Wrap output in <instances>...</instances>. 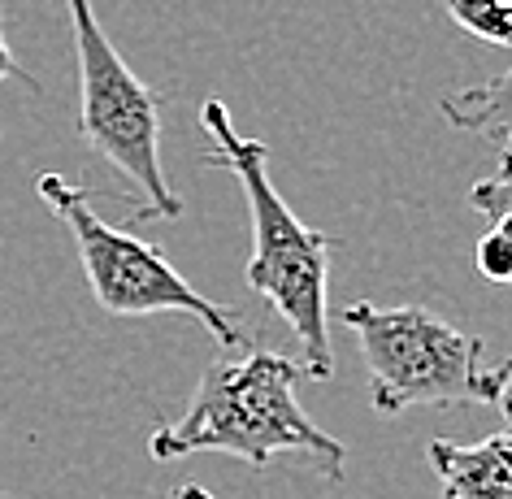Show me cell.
Listing matches in <instances>:
<instances>
[{
    "label": "cell",
    "instance_id": "obj_11",
    "mask_svg": "<svg viewBox=\"0 0 512 499\" xmlns=\"http://www.w3.org/2000/svg\"><path fill=\"white\" fill-rule=\"evenodd\" d=\"M5 79H18L22 87H31V92H40V83H35V74H27L18 66V57H14V48H9L5 40V18H0V83Z\"/></svg>",
    "mask_w": 512,
    "mask_h": 499
},
{
    "label": "cell",
    "instance_id": "obj_12",
    "mask_svg": "<svg viewBox=\"0 0 512 499\" xmlns=\"http://www.w3.org/2000/svg\"><path fill=\"white\" fill-rule=\"evenodd\" d=\"M491 408H499V413L508 417V426H512V361H504L495 369V400Z\"/></svg>",
    "mask_w": 512,
    "mask_h": 499
},
{
    "label": "cell",
    "instance_id": "obj_1",
    "mask_svg": "<svg viewBox=\"0 0 512 499\" xmlns=\"http://www.w3.org/2000/svg\"><path fill=\"white\" fill-rule=\"evenodd\" d=\"M304 365L283 352L217 356L200 374L187 413L152 430V460H183L196 452H222L252 469H270L274 456H309L326 482L348 469V447L326 434L300 404Z\"/></svg>",
    "mask_w": 512,
    "mask_h": 499
},
{
    "label": "cell",
    "instance_id": "obj_2",
    "mask_svg": "<svg viewBox=\"0 0 512 499\" xmlns=\"http://www.w3.org/2000/svg\"><path fill=\"white\" fill-rule=\"evenodd\" d=\"M200 126L209 135L204 165L230 170L243 187L252 217V257H248V291H256L270 309L291 326L300 339V365L304 378L326 382L335 374V352H330V330H326V296H330V252L335 239L326 230L304 226L291 204L278 196L270 183V148L261 139H248L235 131L230 109L222 96H209L200 105Z\"/></svg>",
    "mask_w": 512,
    "mask_h": 499
},
{
    "label": "cell",
    "instance_id": "obj_8",
    "mask_svg": "<svg viewBox=\"0 0 512 499\" xmlns=\"http://www.w3.org/2000/svg\"><path fill=\"white\" fill-rule=\"evenodd\" d=\"M443 9L473 40L512 48V0H443Z\"/></svg>",
    "mask_w": 512,
    "mask_h": 499
},
{
    "label": "cell",
    "instance_id": "obj_9",
    "mask_svg": "<svg viewBox=\"0 0 512 499\" xmlns=\"http://www.w3.org/2000/svg\"><path fill=\"white\" fill-rule=\"evenodd\" d=\"M478 274L486 283L512 287V209L499 213L491 230L478 239Z\"/></svg>",
    "mask_w": 512,
    "mask_h": 499
},
{
    "label": "cell",
    "instance_id": "obj_6",
    "mask_svg": "<svg viewBox=\"0 0 512 499\" xmlns=\"http://www.w3.org/2000/svg\"><path fill=\"white\" fill-rule=\"evenodd\" d=\"M426 456L443 499H512V430L478 443L430 439Z\"/></svg>",
    "mask_w": 512,
    "mask_h": 499
},
{
    "label": "cell",
    "instance_id": "obj_5",
    "mask_svg": "<svg viewBox=\"0 0 512 499\" xmlns=\"http://www.w3.org/2000/svg\"><path fill=\"white\" fill-rule=\"evenodd\" d=\"M40 200L61 217V226L74 235L87 287L109 317H152V313H183L209 330L222 348H243V330L222 304H213L196 291L183 274L165 261L157 243L131 235L122 226H109L92 209V191L70 183L61 174L35 178Z\"/></svg>",
    "mask_w": 512,
    "mask_h": 499
},
{
    "label": "cell",
    "instance_id": "obj_13",
    "mask_svg": "<svg viewBox=\"0 0 512 499\" xmlns=\"http://www.w3.org/2000/svg\"><path fill=\"white\" fill-rule=\"evenodd\" d=\"M170 499H213V491H204L200 482H183V486H174Z\"/></svg>",
    "mask_w": 512,
    "mask_h": 499
},
{
    "label": "cell",
    "instance_id": "obj_3",
    "mask_svg": "<svg viewBox=\"0 0 512 499\" xmlns=\"http://www.w3.org/2000/svg\"><path fill=\"white\" fill-rule=\"evenodd\" d=\"M356 335L369 404L378 417H400L421 404H491L495 369H486V339L465 335L421 304L356 300L339 313Z\"/></svg>",
    "mask_w": 512,
    "mask_h": 499
},
{
    "label": "cell",
    "instance_id": "obj_10",
    "mask_svg": "<svg viewBox=\"0 0 512 499\" xmlns=\"http://www.w3.org/2000/svg\"><path fill=\"white\" fill-rule=\"evenodd\" d=\"M469 209L482 217H495L512 209V144H504V157H499V170L491 178H478L469 187Z\"/></svg>",
    "mask_w": 512,
    "mask_h": 499
},
{
    "label": "cell",
    "instance_id": "obj_14",
    "mask_svg": "<svg viewBox=\"0 0 512 499\" xmlns=\"http://www.w3.org/2000/svg\"><path fill=\"white\" fill-rule=\"evenodd\" d=\"M256 499H265V495H256Z\"/></svg>",
    "mask_w": 512,
    "mask_h": 499
},
{
    "label": "cell",
    "instance_id": "obj_4",
    "mask_svg": "<svg viewBox=\"0 0 512 499\" xmlns=\"http://www.w3.org/2000/svg\"><path fill=\"white\" fill-rule=\"evenodd\" d=\"M74 61H79V135L105 165L135 187V222H174L183 200L161 170L165 96L139 79L96 22L92 0H66Z\"/></svg>",
    "mask_w": 512,
    "mask_h": 499
},
{
    "label": "cell",
    "instance_id": "obj_7",
    "mask_svg": "<svg viewBox=\"0 0 512 499\" xmlns=\"http://www.w3.org/2000/svg\"><path fill=\"white\" fill-rule=\"evenodd\" d=\"M439 113L456 131L495 139V144H512V66L495 79H486L465 92H447L439 100Z\"/></svg>",
    "mask_w": 512,
    "mask_h": 499
}]
</instances>
